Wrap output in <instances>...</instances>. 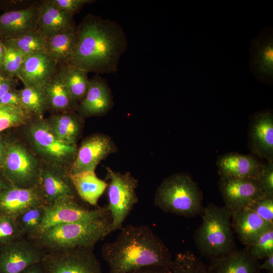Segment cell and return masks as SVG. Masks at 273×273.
I'll return each instance as SVG.
<instances>
[{"instance_id": "5b68a950", "label": "cell", "mask_w": 273, "mask_h": 273, "mask_svg": "<svg viewBox=\"0 0 273 273\" xmlns=\"http://www.w3.org/2000/svg\"><path fill=\"white\" fill-rule=\"evenodd\" d=\"M154 203L165 212L189 218L202 214L204 208L200 189L192 177L185 173L165 178L157 189Z\"/></svg>"}, {"instance_id": "74e56055", "label": "cell", "mask_w": 273, "mask_h": 273, "mask_svg": "<svg viewBox=\"0 0 273 273\" xmlns=\"http://www.w3.org/2000/svg\"><path fill=\"white\" fill-rule=\"evenodd\" d=\"M257 181L263 196H273V161L263 164Z\"/></svg>"}, {"instance_id": "ab89813d", "label": "cell", "mask_w": 273, "mask_h": 273, "mask_svg": "<svg viewBox=\"0 0 273 273\" xmlns=\"http://www.w3.org/2000/svg\"><path fill=\"white\" fill-rule=\"evenodd\" d=\"M57 7L73 16L86 4L92 3L91 0H50Z\"/></svg>"}, {"instance_id": "ee69618b", "label": "cell", "mask_w": 273, "mask_h": 273, "mask_svg": "<svg viewBox=\"0 0 273 273\" xmlns=\"http://www.w3.org/2000/svg\"><path fill=\"white\" fill-rule=\"evenodd\" d=\"M14 84L10 80L6 79L0 83V98L7 92L13 89Z\"/></svg>"}, {"instance_id": "ffe728a7", "label": "cell", "mask_w": 273, "mask_h": 273, "mask_svg": "<svg viewBox=\"0 0 273 273\" xmlns=\"http://www.w3.org/2000/svg\"><path fill=\"white\" fill-rule=\"evenodd\" d=\"M39 6L10 11L0 16V30L9 37H17L37 29Z\"/></svg>"}, {"instance_id": "e575fe53", "label": "cell", "mask_w": 273, "mask_h": 273, "mask_svg": "<svg viewBox=\"0 0 273 273\" xmlns=\"http://www.w3.org/2000/svg\"><path fill=\"white\" fill-rule=\"evenodd\" d=\"M250 254L256 259H264L273 254V226L260 236L249 246H246Z\"/></svg>"}, {"instance_id": "603a6c76", "label": "cell", "mask_w": 273, "mask_h": 273, "mask_svg": "<svg viewBox=\"0 0 273 273\" xmlns=\"http://www.w3.org/2000/svg\"><path fill=\"white\" fill-rule=\"evenodd\" d=\"M39 7L37 29L47 38L76 27L73 16L53 4L50 1Z\"/></svg>"}, {"instance_id": "277c9868", "label": "cell", "mask_w": 273, "mask_h": 273, "mask_svg": "<svg viewBox=\"0 0 273 273\" xmlns=\"http://www.w3.org/2000/svg\"><path fill=\"white\" fill-rule=\"evenodd\" d=\"M202 221L194 240L201 255L213 260L237 249L232 226V214L224 207L209 203L204 207Z\"/></svg>"}, {"instance_id": "bcb514c9", "label": "cell", "mask_w": 273, "mask_h": 273, "mask_svg": "<svg viewBox=\"0 0 273 273\" xmlns=\"http://www.w3.org/2000/svg\"><path fill=\"white\" fill-rule=\"evenodd\" d=\"M7 145L0 135V167H1L6 153Z\"/></svg>"}, {"instance_id": "f6af8a7d", "label": "cell", "mask_w": 273, "mask_h": 273, "mask_svg": "<svg viewBox=\"0 0 273 273\" xmlns=\"http://www.w3.org/2000/svg\"><path fill=\"white\" fill-rule=\"evenodd\" d=\"M21 273H44L41 262L30 266Z\"/></svg>"}, {"instance_id": "e0dca14e", "label": "cell", "mask_w": 273, "mask_h": 273, "mask_svg": "<svg viewBox=\"0 0 273 273\" xmlns=\"http://www.w3.org/2000/svg\"><path fill=\"white\" fill-rule=\"evenodd\" d=\"M29 133L37 150L51 159L63 160L71 156L76 152L75 144H69L59 139L49 125L44 122L33 124Z\"/></svg>"}, {"instance_id": "52a82bcc", "label": "cell", "mask_w": 273, "mask_h": 273, "mask_svg": "<svg viewBox=\"0 0 273 273\" xmlns=\"http://www.w3.org/2000/svg\"><path fill=\"white\" fill-rule=\"evenodd\" d=\"M41 263L44 273H102L94 247L46 252Z\"/></svg>"}, {"instance_id": "30bf717a", "label": "cell", "mask_w": 273, "mask_h": 273, "mask_svg": "<svg viewBox=\"0 0 273 273\" xmlns=\"http://www.w3.org/2000/svg\"><path fill=\"white\" fill-rule=\"evenodd\" d=\"M46 252L32 240L22 238L0 247V273H21L41 262Z\"/></svg>"}, {"instance_id": "5bb4252c", "label": "cell", "mask_w": 273, "mask_h": 273, "mask_svg": "<svg viewBox=\"0 0 273 273\" xmlns=\"http://www.w3.org/2000/svg\"><path fill=\"white\" fill-rule=\"evenodd\" d=\"M115 147L107 135L98 134L89 136L81 143L71 167V172L95 171L98 164L115 152Z\"/></svg>"}, {"instance_id": "b9f144b4", "label": "cell", "mask_w": 273, "mask_h": 273, "mask_svg": "<svg viewBox=\"0 0 273 273\" xmlns=\"http://www.w3.org/2000/svg\"><path fill=\"white\" fill-rule=\"evenodd\" d=\"M129 273H170V268L160 266H149L135 270Z\"/></svg>"}, {"instance_id": "484cf974", "label": "cell", "mask_w": 273, "mask_h": 273, "mask_svg": "<svg viewBox=\"0 0 273 273\" xmlns=\"http://www.w3.org/2000/svg\"><path fill=\"white\" fill-rule=\"evenodd\" d=\"M78 38L75 28L47 38V53L58 64H69L74 54Z\"/></svg>"}, {"instance_id": "f35d334b", "label": "cell", "mask_w": 273, "mask_h": 273, "mask_svg": "<svg viewBox=\"0 0 273 273\" xmlns=\"http://www.w3.org/2000/svg\"><path fill=\"white\" fill-rule=\"evenodd\" d=\"M266 222L273 224V196H262L249 207Z\"/></svg>"}, {"instance_id": "4dcf8cb0", "label": "cell", "mask_w": 273, "mask_h": 273, "mask_svg": "<svg viewBox=\"0 0 273 273\" xmlns=\"http://www.w3.org/2000/svg\"><path fill=\"white\" fill-rule=\"evenodd\" d=\"M7 44L16 48L27 57L37 53H47V38L37 29L20 36L8 39Z\"/></svg>"}, {"instance_id": "44dd1931", "label": "cell", "mask_w": 273, "mask_h": 273, "mask_svg": "<svg viewBox=\"0 0 273 273\" xmlns=\"http://www.w3.org/2000/svg\"><path fill=\"white\" fill-rule=\"evenodd\" d=\"M112 105L108 84L104 78L97 75L89 80L88 89L79 109L84 115H100L107 112Z\"/></svg>"}, {"instance_id": "ba28073f", "label": "cell", "mask_w": 273, "mask_h": 273, "mask_svg": "<svg viewBox=\"0 0 273 273\" xmlns=\"http://www.w3.org/2000/svg\"><path fill=\"white\" fill-rule=\"evenodd\" d=\"M1 168L2 175L10 184L23 188L39 185L40 170L37 161L20 144L13 143L7 145Z\"/></svg>"}, {"instance_id": "7dc6e473", "label": "cell", "mask_w": 273, "mask_h": 273, "mask_svg": "<svg viewBox=\"0 0 273 273\" xmlns=\"http://www.w3.org/2000/svg\"><path fill=\"white\" fill-rule=\"evenodd\" d=\"M10 183L7 181L2 174L0 175V193Z\"/></svg>"}, {"instance_id": "8992f818", "label": "cell", "mask_w": 273, "mask_h": 273, "mask_svg": "<svg viewBox=\"0 0 273 273\" xmlns=\"http://www.w3.org/2000/svg\"><path fill=\"white\" fill-rule=\"evenodd\" d=\"M108 204L106 207L111 219L112 232L120 230L134 206L138 202L135 192L138 181L129 172H116L106 167Z\"/></svg>"}, {"instance_id": "9c48e42d", "label": "cell", "mask_w": 273, "mask_h": 273, "mask_svg": "<svg viewBox=\"0 0 273 273\" xmlns=\"http://www.w3.org/2000/svg\"><path fill=\"white\" fill-rule=\"evenodd\" d=\"M108 214L106 207L90 209L80 204L76 198L60 199L46 205L43 220L36 236L57 225L94 219Z\"/></svg>"}, {"instance_id": "6da1fadb", "label": "cell", "mask_w": 273, "mask_h": 273, "mask_svg": "<svg viewBox=\"0 0 273 273\" xmlns=\"http://www.w3.org/2000/svg\"><path fill=\"white\" fill-rule=\"evenodd\" d=\"M77 28V43L69 64L87 73L116 72L128 45L121 26L114 21L90 15Z\"/></svg>"}, {"instance_id": "cb8c5ba5", "label": "cell", "mask_w": 273, "mask_h": 273, "mask_svg": "<svg viewBox=\"0 0 273 273\" xmlns=\"http://www.w3.org/2000/svg\"><path fill=\"white\" fill-rule=\"evenodd\" d=\"M39 186L46 204L62 198H75L69 174L66 176L50 169L40 170Z\"/></svg>"}, {"instance_id": "7a4b0ae2", "label": "cell", "mask_w": 273, "mask_h": 273, "mask_svg": "<svg viewBox=\"0 0 273 273\" xmlns=\"http://www.w3.org/2000/svg\"><path fill=\"white\" fill-rule=\"evenodd\" d=\"M120 230L113 241L102 248L109 273H129L149 266L171 268L169 250L149 226L128 225Z\"/></svg>"}, {"instance_id": "7c38bea8", "label": "cell", "mask_w": 273, "mask_h": 273, "mask_svg": "<svg viewBox=\"0 0 273 273\" xmlns=\"http://www.w3.org/2000/svg\"><path fill=\"white\" fill-rule=\"evenodd\" d=\"M248 146L254 155L273 161V114L270 110L254 113L248 130Z\"/></svg>"}, {"instance_id": "8fae6325", "label": "cell", "mask_w": 273, "mask_h": 273, "mask_svg": "<svg viewBox=\"0 0 273 273\" xmlns=\"http://www.w3.org/2000/svg\"><path fill=\"white\" fill-rule=\"evenodd\" d=\"M218 189L224 207L232 214L249 207L263 196L256 178L220 176Z\"/></svg>"}, {"instance_id": "f1b7e54d", "label": "cell", "mask_w": 273, "mask_h": 273, "mask_svg": "<svg viewBox=\"0 0 273 273\" xmlns=\"http://www.w3.org/2000/svg\"><path fill=\"white\" fill-rule=\"evenodd\" d=\"M46 205L32 206L15 218L23 237L32 239L36 236L43 220Z\"/></svg>"}, {"instance_id": "836d02e7", "label": "cell", "mask_w": 273, "mask_h": 273, "mask_svg": "<svg viewBox=\"0 0 273 273\" xmlns=\"http://www.w3.org/2000/svg\"><path fill=\"white\" fill-rule=\"evenodd\" d=\"M30 114L23 108L0 104V131L26 123Z\"/></svg>"}, {"instance_id": "7bdbcfd3", "label": "cell", "mask_w": 273, "mask_h": 273, "mask_svg": "<svg viewBox=\"0 0 273 273\" xmlns=\"http://www.w3.org/2000/svg\"><path fill=\"white\" fill-rule=\"evenodd\" d=\"M260 270H265L267 273H273V254L264 259L262 264H259Z\"/></svg>"}, {"instance_id": "60d3db41", "label": "cell", "mask_w": 273, "mask_h": 273, "mask_svg": "<svg viewBox=\"0 0 273 273\" xmlns=\"http://www.w3.org/2000/svg\"><path fill=\"white\" fill-rule=\"evenodd\" d=\"M0 104L23 108L19 90L13 89L7 92L0 98Z\"/></svg>"}, {"instance_id": "681fc988", "label": "cell", "mask_w": 273, "mask_h": 273, "mask_svg": "<svg viewBox=\"0 0 273 273\" xmlns=\"http://www.w3.org/2000/svg\"><path fill=\"white\" fill-rule=\"evenodd\" d=\"M6 80V79H5L3 76L0 75V83L4 82Z\"/></svg>"}, {"instance_id": "9a60e30c", "label": "cell", "mask_w": 273, "mask_h": 273, "mask_svg": "<svg viewBox=\"0 0 273 273\" xmlns=\"http://www.w3.org/2000/svg\"><path fill=\"white\" fill-rule=\"evenodd\" d=\"M39 204H46L39 186L23 188L9 184L0 193V212L14 218Z\"/></svg>"}, {"instance_id": "f546056e", "label": "cell", "mask_w": 273, "mask_h": 273, "mask_svg": "<svg viewBox=\"0 0 273 273\" xmlns=\"http://www.w3.org/2000/svg\"><path fill=\"white\" fill-rule=\"evenodd\" d=\"M77 118L72 114H63L53 117L48 124L54 134L66 143L75 144L80 132Z\"/></svg>"}, {"instance_id": "7402d4cb", "label": "cell", "mask_w": 273, "mask_h": 273, "mask_svg": "<svg viewBox=\"0 0 273 273\" xmlns=\"http://www.w3.org/2000/svg\"><path fill=\"white\" fill-rule=\"evenodd\" d=\"M211 260L208 267L212 273H261L259 261L250 254L246 246Z\"/></svg>"}, {"instance_id": "8d00e7d4", "label": "cell", "mask_w": 273, "mask_h": 273, "mask_svg": "<svg viewBox=\"0 0 273 273\" xmlns=\"http://www.w3.org/2000/svg\"><path fill=\"white\" fill-rule=\"evenodd\" d=\"M25 58L20 51L10 45L6 44L3 67L9 73L17 75Z\"/></svg>"}, {"instance_id": "d4e9b609", "label": "cell", "mask_w": 273, "mask_h": 273, "mask_svg": "<svg viewBox=\"0 0 273 273\" xmlns=\"http://www.w3.org/2000/svg\"><path fill=\"white\" fill-rule=\"evenodd\" d=\"M69 176L75 192L85 202L97 206L107 189L108 184L99 178L95 171L86 170L69 173Z\"/></svg>"}, {"instance_id": "d6986e66", "label": "cell", "mask_w": 273, "mask_h": 273, "mask_svg": "<svg viewBox=\"0 0 273 273\" xmlns=\"http://www.w3.org/2000/svg\"><path fill=\"white\" fill-rule=\"evenodd\" d=\"M232 226L241 242L249 246L262 233L273 226L249 207L232 215Z\"/></svg>"}, {"instance_id": "4316f807", "label": "cell", "mask_w": 273, "mask_h": 273, "mask_svg": "<svg viewBox=\"0 0 273 273\" xmlns=\"http://www.w3.org/2000/svg\"><path fill=\"white\" fill-rule=\"evenodd\" d=\"M58 73L66 84L72 99L75 101L81 102L89 85L87 72L67 64L62 66Z\"/></svg>"}, {"instance_id": "d590c367", "label": "cell", "mask_w": 273, "mask_h": 273, "mask_svg": "<svg viewBox=\"0 0 273 273\" xmlns=\"http://www.w3.org/2000/svg\"><path fill=\"white\" fill-rule=\"evenodd\" d=\"M22 238L15 219L0 212V247Z\"/></svg>"}, {"instance_id": "1f68e13d", "label": "cell", "mask_w": 273, "mask_h": 273, "mask_svg": "<svg viewBox=\"0 0 273 273\" xmlns=\"http://www.w3.org/2000/svg\"><path fill=\"white\" fill-rule=\"evenodd\" d=\"M170 273H212L208 266L190 251L180 252L173 258Z\"/></svg>"}, {"instance_id": "2e32d148", "label": "cell", "mask_w": 273, "mask_h": 273, "mask_svg": "<svg viewBox=\"0 0 273 273\" xmlns=\"http://www.w3.org/2000/svg\"><path fill=\"white\" fill-rule=\"evenodd\" d=\"M58 65L48 53H35L25 58L17 75L24 86L42 89L57 72Z\"/></svg>"}, {"instance_id": "d6a6232c", "label": "cell", "mask_w": 273, "mask_h": 273, "mask_svg": "<svg viewBox=\"0 0 273 273\" xmlns=\"http://www.w3.org/2000/svg\"><path fill=\"white\" fill-rule=\"evenodd\" d=\"M19 92L23 108L30 113L41 116L48 103L43 90L24 86Z\"/></svg>"}, {"instance_id": "c3c4849f", "label": "cell", "mask_w": 273, "mask_h": 273, "mask_svg": "<svg viewBox=\"0 0 273 273\" xmlns=\"http://www.w3.org/2000/svg\"><path fill=\"white\" fill-rule=\"evenodd\" d=\"M5 47L0 43V68L3 67V60L5 54Z\"/></svg>"}, {"instance_id": "83f0119b", "label": "cell", "mask_w": 273, "mask_h": 273, "mask_svg": "<svg viewBox=\"0 0 273 273\" xmlns=\"http://www.w3.org/2000/svg\"><path fill=\"white\" fill-rule=\"evenodd\" d=\"M42 90L48 103L61 110L70 108L74 102L66 84L57 72L44 84Z\"/></svg>"}, {"instance_id": "4fadbf2b", "label": "cell", "mask_w": 273, "mask_h": 273, "mask_svg": "<svg viewBox=\"0 0 273 273\" xmlns=\"http://www.w3.org/2000/svg\"><path fill=\"white\" fill-rule=\"evenodd\" d=\"M273 33L265 27L251 40L249 66L255 77L262 82L272 84Z\"/></svg>"}, {"instance_id": "ac0fdd59", "label": "cell", "mask_w": 273, "mask_h": 273, "mask_svg": "<svg viewBox=\"0 0 273 273\" xmlns=\"http://www.w3.org/2000/svg\"><path fill=\"white\" fill-rule=\"evenodd\" d=\"M216 165L219 176L257 179L263 164L252 155L231 152L219 156Z\"/></svg>"}, {"instance_id": "3957f363", "label": "cell", "mask_w": 273, "mask_h": 273, "mask_svg": "<svg viewBox=\"0 0 273 273\" xmlns=\"http://www.w3.org/2000/svg\"><path fill=\"white\" fill-rule=\"evenodd\" d=\"M110 214L94 219L52 226L31 239L44 251L94 247L112 233Z\"/></svg>"}]
</instances>
